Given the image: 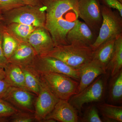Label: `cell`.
<instances>
[{
    "label": "cell",
    "mask_w": 122,
    "mask_h": 122,
    "mask_svg": "<svg viewBox=\"0 0 122 122\" xmlns=\"http://www.w3.org/2000/svg\"><path fill=\"white\" fill-rule=\"evenodd\" d=\"M82 122H102L103 121L99 117L98 111L94 106L91 107L85 113Z\"/></svg>",
    "instance_id": "obj_28"
},
{
    "label": "cell",
    "mask_w": 122,
    "mask_h": 122,
    "mask_svg": "<svg viewBox=\"0 0 122 122\" xmlns=\"http://www.w3.org/2000/svg\"><path fill=\"white\" fill-rule=\"evenodd\" d=\"M110 90V97L113 102H118L122 97V70L114 76L112 77Z\"/></svg>",
    "instance_id": "obj_24"
},
{
    "label": "cell",
    "mask_w": 122,
    "mask_h": 122,
    "mask_svg": "<svg viewBox=\"0 0 122 122\" xmlns=\"http://www.w3.org/2000/svg\"><path fill=\"white\" fill-rule=\"evenodd\" d=\"M105 5L110 8L115 9L122 17V4L118 0H102Z\"/></svg>",
    "instance_id": "obj_30"
},
{
    "label": "cell",
    "mask_w": 122,
    "mask_h": 122,
    "mask_svg": "<svg viewBox=\"0 0 122 122\" xmlns=\"http://www.w3.org/2000/svg\"><path fill=\"white\" fill-rule=\"evenodd\" d=\"M96 37L86 24L78 19L74 26L68 32L66 39L68 44H80L91 46Z\"/></svg>",
    "instance_id": "obj_13"
},
{
    "label": "cell",
    "mask_w": 122,
    "mask_h": 122,
    "mask_svg": "<svg viewBox=\"0 0 122 122\" xmlns=\"http://www.w3.org/2000/svg\"><path fill=\"white\" fill-rule=\"evenodd\" d=\"M78 0H43L46 9L45 28L69 11L77 8Z\"/></svg>",
    "instance_id": "obj_11"
},
{
    "label": "cell",
    "mask_w": 122,
    "mask_h": 122,
    "mask_svg": "<svg viewBox=\"0 0 122 122\" xmlns=\"http://www.w3.org/2000/svg\"><path fill=\"white\" fill-rule=\"evenodd\" d=\"M19 111L10 103L0 99V117H9Z\"/></svg>",
    "instance_id": "obj_26"
},
{
    "label": "cell",
    "mask_w": 122,
    "mask_h": 122,
    "mask_svg": "<svg viewBox=\"0 0 122 122\" xmlns=\"http://www.w3.org/2000/svg\"><path fill=\"white\" fill-rule=\"evenodd\" d=\"M30 66L38 74L57 73L66 75L76 81L80 79L81 70L71 68L61 61L52 57L37 55Z\"/></svg>",
    "instance_id": "obj_5"
},
{
    "label": "cell",
    "mask_w": 122,
    "mask_h": 122,
    "mask_svg": "<svg viewBox=\"0 0 122 122\" xmlns=\"http://www.w3.org/2000/svg\"><path fill=\"white\" fill-rule=\"evenodd\" d=\"M118 0L122 4V0Z\"/></svg>",
    "instance_id": "obj_36"
},
{
    "label": "cell",
    "mask_w": 122,
    "mask_h": 122,
    "mask_svg": "<svg viewBox=\"0 0 122 122\" xmlns=\"http://www.w3.org/2000/svg\"><path fill=\"white\" fill-rule=\"evenodd\" d=\"M101 5L99 0H79L77 5L79 17L83 20L96 37L102 23Z\"/></svg>",
    "instance_id": "obj_6"
},
{
    "label": "cell",
    "mask_w": 122,
    "mask_h": 122,
    "mask_svg": "<svg viewBox=\"0 0 122 122\" xmlns=\"http://www.w3.org/2000/svg\"><path fill=\"white\" fill-rule=\"evenodd\" d=\"M102 21L97 36L91 47L95 50L107 40L122 34V19L120 14L105 5H101Z\"/></svg>",
    "instance_id": "obj_4"
},
{
    "label": "cell",
    "mask_w": 122,
    "mask_h": 122,
    "mask_svg": "<svg viewBox=\"0 0 122 122\" xmlns=\"http://www.w3.org/2000/svg\"><path fill=\"white\" fill-rule=\"evenodd\" d=\"M59 100L46 86L41 77L39 93L34 103L36 122H44Z\"/></svg>",
    "instance_id": "obj_10"
},
{
    "label": "cell",
    "mask_w": 122,
    "mask_h": 122,
    "mask_svg": "<svg viewBox=\"0 0 122 122\" xmlns=\"http://www.w3.org/2000/svg\"><path fill=\"white\" fill-rule=\"evenodd\" d=\"M5 74L4 69L0 67V80L5 78Z\"/></svg>",
    "instance_id": "obj_33"
},
{
    "label": "cell",
    "mask_w": 122,
    "mask_h": 122,
    "mask_svg": "<svg viewBox=\"0 0 122 122\" xmlns=\"http://www.w3.org/2000/svg\"><path fill=\"white\" fill-rule=\"evenodd\" d=\"M26 5H43V0H22Z\"/></svg>",
    "instance_id": "obj_32"
},
{
    "label": "cell",
    "mask_w": 122,
    "mask_h": 122,
    "mask_svg": "<svg viewBox=\"0 0 122 122\" xmlns=\"http://www.w3.org/2000/svg\"><path fill=\"white\" fill-rule=\"evenodd\" d=\"M9 117L0 118V122H9Z\"/></svg>",
    "instance_id": "obj_34"
},
{
    "label": "cell",
    "mask_w": 122,
    "mask_h": 122,
    "mask_svg": "<svg viewBox=\"0 0 122 122\" xmlns=\"http://www.w3.org/2000/svg\"><path fill=\"white\" fill-rule=\"evenodd\" d=\"M122 67V34L116 38L113 54L106 67L111 72L112 77L119 73Z\"/></svg>",
    "instance_id": "obj_18"
},
{
    "label": "cell",
    "mask_w": 122,
    "mask_h": 122,
    "mask_svg": "<svg viewBox=\"0 0 122 122\" xmlns=\"http://www.w3.org/2000/svg\"><path fill=\"white\" fill-rule=\"evenodd\" d=\"M46 119L61 122H77L79 117L75 108L68 100L59 99L45 120Z\"/></svg>",
    "instance_id": "obj_14"
},
{
    "label": "cell",
    "mask_w": 122,
    "mask_h": 122,
    "mask_svg": "<svg viewBox=\"0 0 122 122\" xmlns=\"http://www.w3.org/2000/svg\"><path fill=\"white\" fill-rule=\"evenodd\" d=\"M78 17L77 8L73 10L46 28L51 35L55 46L68 45L66 35L74 26Z\"/></svg>",
    "instance_id": "obj_7"
},
{
    "label": "cell",
    "mask_w": 122,
    "mask_h": 122,
    "mask_svg": "<svg viewBox=\"0 0 122 122\" xmlns=\"http://www.w3.org/2000/svg\"><path fill=\"white\" fill-rule=\"evenodd\" d=\"M3 20H4V18H3L2 12L0 11V23H2V22H3Z\"/></svg>",
    "instance_id": "obj_35"
},
{
    "label": "cell",
    "mask_w": 122,
    "mask_h": 122,
    "mask_svg": "<svg viewBox=\"0 0 122 122\" xmlns=\"http://www.w3.org/2000/svg\"><path fill=\"white\" fill-rule=\"evenodd\" d=\"M20 42L7 31L5 26L2 36V47L4 54L7 60L13 54Z\"/></svg>",
    "instance_id": "obj_23"
},
{
    "label": "cell",
    "mask_w": 122,
    "mask_h": 122,
    "mask_svg": "<svg viewBox=\"0 0 122 122\" xmlns=\"http://www.w3.org/2000/svg\"><path fill=\"white\" fill-rule=\"evenodd\" d=\"M39 74L46 86L59 99L69 100L77 93L79 83L69 76L50 72Z\"/></svg>",
    "instance_id": "obj_3"
},
{
    "label": "cell",
    "mask_w": 122,
    "mask_h": 122,
    "mask_svg": "<svg viewBox=\"0 0 122 122\" xmlns=\"http://www.w3.org/2000/svg\"><path fill=\"white\" fill-rule=\"evenodd\" d=\"M37 55L30 44L27 42H21L8 61L21 67L28 66L31 65Z\"/></svg>",
    "instance_id": "obj_15"
},
{
    "label": "cell",
    "mask_w": 122,
    "mask_h": 122,
    "mask_svg": "<svg viewBox=\"0 0 122 122\" xmlns=\"http://www.w3.org/2000/svg\"><path fill=\"white\" fill-rule=\"evenodd\" d=\"M5 25L7 31L20 42H27L30 35L37 28L18 23H11Z\"/></svg>",
    "instance_id": "obj_21"
},
{
    "label": "cell",
    "mask_w": 122,
    "mask_h": 122,
    "mask_svg": "<svg viewBox=\"0 0 122 122\" xmlns=\"http://www.w3.org/2000/svg\"><path fill=\"white\" fill-rule=\"evenodd\" d=\"M21 68L24 74L26 89L38 96L40 89V75L31 66Z\"/></svg>",
    "instance_id": "obj_20"
},
{
    "label": "cell",
    "mask_w": 122,
    "mask_h": 122,
    "mask_svg": "<svg viewBox=\"0 0 122 122\" xmlns=\"http://www.w3.org/2000/svg\"><path fill=\"white\" fill-rule=\"evenodd\" d=\"M105 81L102 75L82 91L72 96L69 102L79 112L86 103L98 102L102 99L105 90Z\"/></svg>",
    "instance_id": "obj_8"
},
{
    "label": "cell",
    "mask_w": 122,
    "mask_h": 122,
    "mask_svg": "<svg viewBox=\"0 0 122 122\" xmlns=\"http://www.w3.org/2000/svg\"><path fill=\"white\" fill-rule=\"evenodd\" d=\"M5 25L20 23L36 28L45 27V7L25 5L10 11L2 12Z\"/></svg>",
    "instance_id": "obj_2"
},
{
    "label": "cell",
    "mask_w": 122,
    "mask_h": 122,
    "mask_svg": "<svg viewBox=\"0 0 122 122\" xmlns=\"http://www.w3.org/2000/svg\"><path fill=\"white\" fill-rule=\"evenodd\" d=\"M36 121L34 114L25 112L19 111L9 117V122H32Z\"/></svg>",
    "instance_id": "obj_25"
},
{
    "label": "cell",
    "mask_w": 122,
    "mask_h": 122,
    "mask_svg": "<svg viewBox=\"0 0 122 122\" xmlns=\"http://www.w3.org/2000/svg\"><path fill=\"white\" fill-rule=\"evenodd\" d=\"M5 26L4 23H0V67L3 68L9 63L8 60L5 57L2 47V36Z\"/></svg>",
    "instance_id": "obj_29"
},
{
    "label": "cell",
    "mask_w": 122,
    "mask_h": 122,
    "mask_svg": "<svg viewBox=\"0 0 122 122\" xmlns=\"http://www.w3.org/2000/svg\"><path fill=\"white\" fill-rule=\"evenodd\" d=\"M106 71V69L91 63L81 69L80 82L79 83L77 93L83 91L98 77L104 74Z\"/></svg>",
    "instance_id": "obj_17"
},
{
    "label": "cell",
    "mask_w": 122,
    "mask_h": 122,
    "mask_svg": "<svg viewBox=\"0 0 122 122\" xmlns=\"http://www.w3.org/2000/svg\"><path fill=\"white\" fill-rule=\"evenodd\" d=\"M11 86L5 79L0 80V99H3Z\"/></svg>",
    "instance_id": "obj_31"
},
{
    "label": "cell",
    "mask_w": 122,
    "mask_h": 122,
    "mask_svg": "<svg viewBox=\"0 0 122 122\" xmlns=\"http://www.w3.org/2000/svg\"><path fill=\"white\" fill-rule=\"evenodd\" d=\"M4 69L5 74V79L11 86L21 87L26 89L25 77L21 67L9 62Z\"/></svg>",
    "instance_id": "obj_19"
},
{
    "label": "cell",
    "mask_w": 122,
    "mask_h": 122,
    "mask_svg": "<svg viewBox=\"0 0 122 122\" xmlns=\"http://www.w3.org/2000/svg\"><path fill=\"white\" fill-rule=\"evenodd\" d=\"M27 42L37 55L40 56L52 50L55 46L51 35L45 27L37 28L30 35Z\"/></svg>",
    "instance_id": "obj_12"
},
{
    "label": "cell",
    "mask_w": 122,
    "mask_h": 122,
    "mask_svg": "<svg viewBox=\"0 0 122 122\" xmlns=\"http://www.w3.org/2000/svg\"><path fill=\"white\" fill-rule=\"evenodd\" d=\"M36 95L21 87L11 86L3 98L20 111L34 113Z\"/></svg>",
    "instance_id": "obj_9"
},
{
    "label": "cell",
    "mask_w": 122,
    "mask_h": 122,
    "mask_svg": "<svg viewBox=\"0 0 122 122\" xmlns=\"http://www.w3.org/2000/svg\"><path fill=\"white\" fill-rule=\"evenodd\" d=\"M94 51L90 46L71 44L55 46L41 56L56 58L71 68L81 70L91 62Z\"/></svg>",
    "instance_id": "obj_1"
},
{
    "label": "cell",
    "mask_w": 122,
    "mask_h": 122,
    "mask_svg": "<svg viewBox=\"0 0 122 122\" xmlns=\"http://www.w3.org/2000/svg\"><path fill=\"white\" fill-rule=\"evenodd\" d=\"M116 37L107 40L94 50L91 63L106 70L113 52Z\"/></svg>",
    "instance_id": "obj_16"
},
{
    "label": "cell",
    "mask_w": 122,
    "mask_h": 122,
    "mask_svg": "<svg viewBox=\"0 0 122 122\" xmlns=\"http://www.w3.org/2000/svg\"></svg>",
    "instance_id": "obj_37"
},
{
    "label": "cell",
    "mask_w": 122,
    "mask_h": 122,
    "mask_svg": "<svg viewBox=\"0 0 122 122\" xmlns=\"http://www.w3.org/2000/svg\"><path fill=\"white\" fill-rule=\"evenodd\" d=\"M25 5L22 0H0V11L4 12Z\"/></svg>",
    "instance_id": "obj_27"
},
{
    "label": "cell",
    "mask_w": 122,
    "mask_h": 122,
    "mask_svg": "<svg viewBox=\"0 0 122 122\" xmlns=\"http://www.w3.org/2000/svg\"><path fill=\"white\" fill-rule=\"evenodd\" d=\"M97 108L104 118L115 122H122V107L107 103L97 104Z\"/></svg>",
    "instance_id": "obj_22"
}]
</instances>
